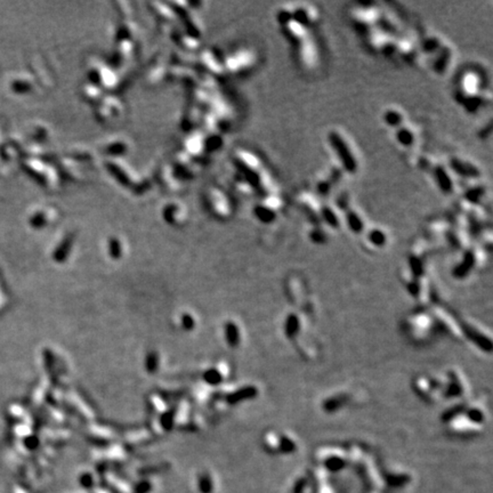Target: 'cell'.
Listing matches in <instances>:
<instances>
[{
  "instance_id": "6da1fadb",
  "label": "cell",
  "mask_w": 493,
  "mask_h": 493,
  "mask_svg": "<svg viewBox=\"0 0 493 493\" xmlns=\"http://www.w3.org/2000/svg\"><path fill=\"white\" fill-rule=\"evenodd\" d=\"M483 80L474 71L465 72L460 78L457 97L469 111H476L485 103Z\"/></svg>"
},
{
  "instance_id": "7a4b0ae2",
  "label": "cell",
  "mask_w": 493,
  "mask_h": 493,
  "mask_svg": "<svg viewBox=\"0 0 493 493\" xmlns=\"http://www.w3.org/2000/svg\"><path fill=\"white\" fill-rule=\"evenodd\" d=\"M328 142L342 169L346 173L351 174L357 172V155L355 151H354L352 144L349 143L348 138H346V136L340 131L333 129L328 134Z\"/></svg>"
},
{
  "instance_id": "3957f363",
  "label": "cell",
  "mask_w": 493,
  "mask_h": 493,
  "mask_svg": "<svg viewBox=\"0 0 493 493\" xmlns=\"http://www.w3.org/2000/svg\"><path fill=\"white\" fill-rule=\"evenodd\" d=\"M383 12L379 8H376L370 5H363L355 8L352 12V22L355 29H358L363 32H370L379 25L382 20Z\"/></svg>"
},
{
  "instance_id": "277c9868",
  "label": "cell",
  "mask_w": 493,
  "mask_h": 493,
  "mask_svg": "<svg viewBox=\"0 0 493 493\" xmlns=\"http://www.w3.org/2000/svg\"><path fill=\"white\" fill-rule=\"evenodd\" d=\"M291 13H293V20L308 30L315 25L317 19H319V14L315 8L310 5H305V4L291 6Z\"/></svg>"
},
{
  "instance_id": "5b68a950",
  "label": "cell",
  "mask_w": 493,
  "mask_h": 493,
  "mask_svg": "<svg viewBox=\"0 0 493 493\" xmlns=\"http://www.w3.org/2000/svg\"><path fill=\"white\" fill-rule=\"evenodd\" d=\"M443 394L450 398H460L465 396L467 394V385H466V379L463 377V375L458 374L457 371L451 373L446 384H444Z\"/></svg>"
},
{
  "instance_id": "8992f818",
  "label": "cell",
  "mask_w": 493,
  "mask_h": 493,
  "mask_svg": "<svg viewBox=\"0 0 493 493\" xmlns=\"http://www.w3.org/2000/svg\"><path fill=\"white\" fill-rule=\"evenodd\" d=\"M450 167L452 172L457 173L466 179H469V181L478 179L481 177V172H479V169L476 166L473 162H469L468 160L458 158V156L451 160Z\"/></svg>"
},
{
  "instance_id": "52a82bcc",
  "label": "cell",
  "mask_w": 493,
  "mask_h": 493,
  "mask_svg": "<svg viewBox=\"0 0 493 493\" xmlns=\"http://www.w3.org/2000/svg\"><path fill=\"white\" fill-rule=\"evenodd\" d=\"M433 177L442 192L450 194L455 191V182L449 168L443 165H435L433 167Z\"/></svg>"
},
{
  "instance_id": "ba28073f",
  "label": "cell",
  "mask_w": 493,
  "mask_h": 493,
  "mask_svg": "<svg viewBox=\"0 0 493 493\" xmlns=\"http://www.w3.org/2000/svg\"><path fill=\"white\" fill-rule=\"evenodd\" d=\"M455 52L452 47L444 44L440 51L435 54V58L433 61V70L436 74H444L452 65Z\"/></svg>"
},
{
  "instance_id": "9c48e42d",
  "label": "cell",
  "mask_w": 493,
  "mask_h": 493,
  "mask_svg": "<svg viewBox=\"0 0 493 493\" xmlns=\"http://www.w3.org/2000/svg\"><path fill=\"white\" fill-rule=\"evenodd\" d=\"M299 58L303 62V64L307 68L315 65L317 61V49L315 46V43L313 42L311 37H307L302 43L297 45Z\"/></svg>"
},
{
  "instance_id": "30bf717a",
  "label": "cell",
  "mask_w": 493,
  "mask_h": 493,
  "mask_svg": "<svg viewBox=\"0 0 493 493\" xmlns=\"http://www.w3.org/2000/svg\"><path fill=\"white\" fill-rule=\"evenodd\" d=\"M282 29H283V33L285 37L288 38L291 43H294L296 45L300 44L303 40H305L307 37H310V30L304 28L303 25H300L294 20L290 21L289 23L284 24L282 26Z\"/></svg>"
},
{
  "instance_id": "8fae6325",
  "label": "cell",
  "mask_w": 493,
  "mask_h": 493,
  "mask_svg": "<svg viewBox=\"0 0 493 493\" xmlns=\"http://www.w3.org/2000/svg\"><path fill=\"white\" fill-rule=\"evenodd\" d=\"M344 218L348 228L354 233V234H361V233H363V231L365 230V223L363 221V217L361 216V214L357 212V209L352 207V206L345 210Z\"/></svg>"
},
{
  "instance_id": "7c38bea8",
  "label": "cell",
  "mask_w": 493,
  "mask_h": 493,
  "mask_svg": "<svg viewBox=\"0 0 493 493\" xmlns=\"http://www.w3.org/2000/svg\"><path fill=\"white\" fill-rule=\"evenodd\" d=\"M418 134L410 125L404 124L403 126L395 129V140L403 147H412L417 142Z\"/></svg>"
},
{
  "instance_id": "4fadbf2b",
  "label": "cell",
  "mask_w": 493,
  "mask_h": 493,
  "mask_svg": "<svg viewBox=\"0 0 493 493\" xmlns=\"http://www.w3.org/2000/svg\"><path fill=\"white\" fill-rule=\"evenodd\" d=\"M320 222L325 223L333 228H338L342 224V217L337 208L330 204H323L320 207Z\"/></svg>"
},
{
  "instance_id": "5bb4252c",
  "label": "cell",
  "mask_w": 493,
  "mask_h": 493,
  "mask_svg": "<svg viewBox=\"0 0 493 493\" xmlns=\"http://www.w3.org/2000/svg\"><path fill=\"white\" fill-rule=\"evenodd\" d=\"M383 120L388 127L397 129L405 124V115L401 109L392 106L384 111Z\"/></svg>"
},
{
  "instance_id": "9a60e30c",
  "label": "cell",
  "mask_w": 493,
  "mask_h": 493,
  "mask_svg": "<svg viewBox=\"0 0 493 493\" xmlns=\"http://www.w3.org/2000/svg\"><path fill=\"white\" fill-rule=\"evenodd\" d=\"M303 329V320L296 313H291L285 317L284 321V335L286 339L293 340L300 334Z\"/></svg>"
},
{
  "instance_id": "2e32d148",
  "label": "cell",
  "mask_w": 493,
  "mask_h": 493,
  "mask_svg": "<svg viewBox=\"0 0 493 493\" xmlns=\"http://www.w3.org/2000/svg\"><path fill=\"white\" fill-rule=\"evenodd\" d=\"M395 53L400 54V56L403 58V60L412 61V58H414L417 54L416 44L409 38L397 39Z\"/></svg>"
},
{
  "instance_id": "e0dca14e",
  "label": "cell",
  "mask_w": 493,
  "mask_h": 493,
  "mask_svg": "<svg viewBox=\"0 0 493 493\" xmlns=\"http://www.w3.org/2000/svg\"><path fill=\"white\" fill-rule=\"evenodd\" d=\"M366 241L370 245H373V248H378L382 249L385 245L387 244L388 236L386 234L383 228L380 227H374L371 228L370 231L366 232Z\"/></svg>"
},
{
  "instance_id": "ac0fdd59",
  "label": "cell",
  "mask_w": 493,
  "mask_h": 493,
  "mask_svg": "<svg viewBox=\"0 0 493 493\" xmlns=\"http://www.w3.org/2000/svg\"><path fill=\"white\" fill-rule=\"evenodd\" d=\"M443 46H444V42L443 40L436 37V35H429V37L423 40L420 48L425 54H429V55L434 54L435 55Z\"/></svg>"
},
{
  "instance_id": "d6986e66",
  "label": "cell",
  "mask_w": 493,
  "mask_h": 493,
  "mask_svg": "<svg viewBox=\"0 0 493 493\" xmlns=\"http://www.w3.org/2000/svg\"><path fill=\"white\" fill-rule=\"evenodd\" d=\"M337 181L335 179V176L333 174L328 177H321L316 181L315 183V190L316 193L320 194L321 196H326L331 193V190L334 187V182Z\"/></svg>"
},
{
  "instance_id": "ffe728a7",
  "label": "cell",
  "mask_w": 493,
  "mask_h": 493,
  "mask_svg": "<svg viewBox=\"0 0 493 493\" xmlns=\"http://www.w3.org/2000/svg\"><path fill=\"white\" fill-rule=\"evenodd\" d=\"M225 334H226V339L227 342L232 346H235L236 344H239L240 342V335H239V328L234 323H227L225 326Z\"/></svg>"
},
{
  "instance_id": "44dd1931",
  "label": "cell",
  "mask_w": 493,
  "mask_h": 493,
  "mask_svg": "<svg viewBox=\"0 0 493 493\" xmlns=\"http://www.w3.org/2000/svg\"><path fill=\"white\" fill-rule=\"evenodd\" d=\"M315 225L316 226L314 228H312V230L310 231V239L317 242V243H322V242H323V239L325 237V234H324V232L321 230V227L320 228L317 227V224H315Z\"/></svg>"
}]
</instances>
